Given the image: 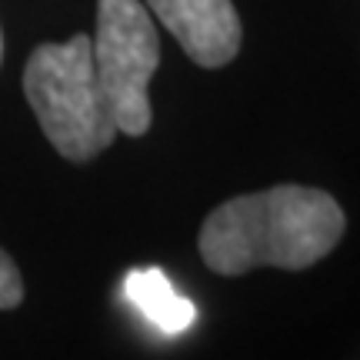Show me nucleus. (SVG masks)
I'll return each mask as SVG.
<instances>
[{"label":"nucleus","instance_id":"nucleus-4","mask_svg":"<svg viewBox=\"0 0 360 360\" xmlns=\"http://www.w3.org/2000/svg\"><path fill=\"white\" fill-rule=\"evenodd\" d=\"M193 64L217 70L240 53L244 24L233 0H143Z\"/></svg>","mask_w":360,"mask_h":360},{"label":"nucleus","instance_id":"nucleus-1","mask_svg":"<svg viewBox=\"0 0 360 360\" xmlns=\"http://www.w3.org/2000/svg\"><path fill=\"white\" fill-rule=\"evenodd\" d=\"M344 231V207L327 191L277 184L214 207L197 233V250L220 277H244L257 267L307 270L340 244Z\"/></svg>","mask_w":360,"mask_h":360},{"label":"nucleus","instance_id":"nucleus-2","mask_svg":"<svg viewBox=\"0 0 360 360\" xmlns=\"http://www.w3.org/2000/svg\"><path fill=\"white\" fill-rule=\"evenodd\" d=\"M24 94L40 130L64 160H90L120 134L94 74L90 34L40 44L24 67Z\"/></svg>","mask_w":360,"mask_h":360},{"label":"nucleus","instance_id":"nucleus-5","mask_svg":"<svg viewBox=\"0 0 360 360\" xmlns=\"http://www.w3.org/2000/svg\"><path fill=\"white\" fill-rule=\"evenodd\" d=\"M124 297L164 334H180L197 321V307L174 290L167 274L157 267H137L124 277Z\"/></svg>","mask_w":360,"mask_h":360},{"label":"nucleus","instance_id":"nucleus-6","mask_svg":"<svg viewBox=\"0 0 360 360\" xmlns=\"http://www.w3.org/2000/svg\"><path fill=\"white\" fill-rule=\"evenodd\" d=\"M24 300V281H20V270L7 257V250H0V310H13L20 307Z\"/></svg>","mask_w":360,"mask_h":360},{"label":"nucleus","instance_id":"nucleus-7","mask_svg":"<svg viewBox=\"0 0 360 360\" xmlns=\"http://www.w3.org/2000/svg\"><path fill=\"white\" fill-rule=\"evenodd\" d=\"M0 57H4V34H0Z\"/></svg>","mask_w":360,"mask_h":360},{"label":"nucleus","instance_id":"nucleus-3","mask_svg":"<svg viewBox=\"0 0 360 360\" xmlns=\"http://www.w3.org/2000/svg\"><path fill=\"white\" fill-rule=\"evenodd\" d=\"M90 57L117 130L127 137H143L154 124L150 80L160 67V37L147 4L97 0Z\"/></svg>","mask_w":360,"mask_h":360}]
</instances>
